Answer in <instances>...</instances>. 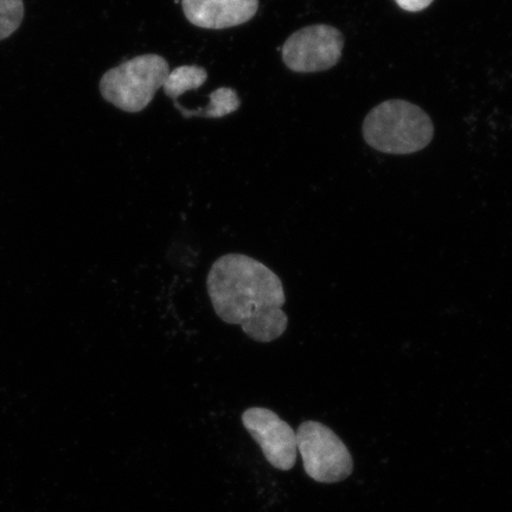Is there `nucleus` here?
I'll return each mask as SVG.
<instances>
[{"instance_id": "11", "label": "nucleus", "mask_w": 512, "mask_h": 512, "mask_svg": "<svg viewBox=\"0 0 512 512\" xmlns=\"http://www.w3.org/2000/svg\"><path fill=\"white\" fill-rule=\"evenodd\" d=\"M433 2L434 0H395V3L398 4L402 10L408 12L424 11Z\"/></svg>"}, {"instance_id": "9", "label": "nucleus", "mask_w": 512, "mask_h": 512, "mask_svg": "<svg viewBox=\"0 0 512 512\" xmlns=\"http://www.w3.org/2000/svg\"><path fill=\"white\" fill-rule=\"evenodd\" d=\"M208 79L207 70L198 66H182L170 72L163 89L170 99L177 101L179 96L200 88Z\"/></svg>"}, {"instance_id": "1", "label": "nucleus", "mask_w": 512, "mask_h": 512, "mask_svg": "<svg viewBox=\"0 0 512 512\" xmlns=\"http://www.w3.org/2000/svg\"><path fill=\"white\" fill-rule=\"evenodd\" d=\"M207 290L216 315L240 325L253 341L271 343L285 334L283 281L259 260L238 253L221 256L210 268Z\"/></svg>"}, {"instance_id": "4", "label": "nucleus", "mask_w": 512, "mask_h": 512, "mask_svg": "<svg viewBox=\"0 0 512 512\" xmlns=\"http://www.w3.org/2000/svg\"><path fill=\"white\" fill-rule=\"evenodd\" d=\"M296 434L307 476L318 483L330 484L342 482L351 475L354 470L351 454L331 428L310 420L303 422Z\"/></svg>"}, {"instance_id": "5", "label": "nucleus", "mask_w": 512, "mask_h": 512, "mask_svg": "<svg viewBox=\"0 0 512 512\" xmlns=\"http://www.w3.org/2000/svg\"><path fill=\"white\" fill-rule=\"evenodd\" d=\"M343 48L341 31L326 24L310 25L287 38L283 61L294 73L325 72L341 60Z\"/></svg>"}, {"instance_id": "2", "label": "nucleus", "mask_w": 512, "mask_h": 512, "mask_svg": "<svg viewBox=\"0 0 512 512\" xmlns=\"http://www.w3.org/2000/svg\"><path fill=\"white\" fill-rule=\"evenodd\" d=\"M434 136L430 115L405 100L377 105L363 123V137L373 149L389 155H411L424 150Z\"/></svg>"}, {"instance_id": "7", "label": "nucleus", "mask_w": 512, "mask_h": 512, "mask_svg": "<svg viewBox=\"0 0 512 512\" xmlns=\"http://www.w3.org/2000/svg\"><path fill=\"white\" fill-rule=\"evenodd\" d=\"M182 8L195 27L223 30L251 21L259 10V0H182Z\"/></svg>"}, {"instance_id": "8", "label": "nucleus", "mask_w": 512, "mask_h": 512, "mask_svg": "<svg viewBox=\"0 0 512 512\" xmlns=\"http://www.w3.org/2000/svg\"><path fill=\"white\" fill-rule=\"evenodd\" d=\"M210 104L200 110H187L175 102V107L184 118L220 119L239 110L241 101L238 92L233 88L221 87L209 96Z\"/></svg>"}, {"instance_id": "3", "label": "nucleus", "mask_w": 512, "mask_h": 512, "mask_svg": "<svg viewBox=\"0 0 512 512\" xmlns=\"http://www.w3.org/2000/svg\"><path fill=\"white\" fill-rule=\"evenodd\" d=\"M169 74L170 66L163 56L140 55L108 70L100 80V93L119 110L139 113L155 99Z\"/></svg>"}, {"instance_id": "10", "label": "nucleus", "mask_w": 512, "mask_h": 512, "mask_svg": "<svg viewBox=\"0 0 512 512\" xmlns=\"http://www.w3.org/2000/svg\"><path fill=\"white\" fill-rule=\"evenodd\" d=\"M25 16L23 0H0V41L21 28Z\"/></svg>"}, {"instance_id": "6", "label": "nucleus", "mask_w": 512, "mask_h": 512, "mask_svg": "<svg viewBox=\"0 0 512 512\" xmlns=\"http://www.w3.org/2000/svg\"><path fill=\"white\" fill-rule=\"evenodd\" d=\"M241 420L275 469L288 471L296 465L297 434L278 414L268 408L252 407L243 412Z\"/></svg>"}]
</instances>
